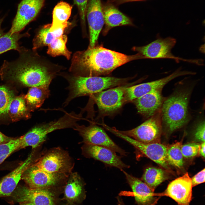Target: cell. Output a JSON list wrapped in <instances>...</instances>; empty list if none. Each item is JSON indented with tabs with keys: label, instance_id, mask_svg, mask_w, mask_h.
<instances>
[{
	"label": "cell",
	"instance_id": "1",
	"mask_svg": "<svg viewBox=\"0 0 205 205\" xmlns=\"http://www.w3.org/2000/svg\"><path fill=\"white\" fill-rule=\"evenodd\" d=\"M141 59L138 53L128 55L104 48L101 45L89 48L75 52L70 71L76 75L100 76L110 74L113 70L128 62Z\"/></svg>",
	"mask_w": 205,
	"mask_h": 205
},
{
	"label": "cell",
	"instance_id": "37",
	"mask_svg": "<svg viewBox=\"0 0 205 205\" xmlns=\"http://www.w3.org/2000/svg\"><path fill=\"white\" fill-rule=\"evenodd\" d=\"M205 170L204 168L191 178L192 187L205 182Z\"/></svg>",
	"mask_w": 205,
	"mask_h": 205
},
{
	"label": "cell",
	"instance_id": "34",
	"mask_svg": "<svg viewBox=\"0 0 205 205\" xmlns=\"http://www.w3.org/2000/svg\"><path fill=\"white\" fill-rule=\"evenodd\" d=\"M200 147V144L195 143L182 145L181 151L184 157L188 159L194 157L198 154Z\"/></svg>",
	"mask_w": 205,
	"mask_h": 205
},
{
	"label": "cell",
	"instance_id": "13",
	"mask_svg": "<svg viewBox=\"0 0 205 205\" xmlns=\"http://www.w3.org/2000/svg\"><path fill=\"white\" fill-rule=\"evenodd\" d=\"M108 131L129 143L157 164L166 169H169L166 159L167 146L160 143L145 144L140 142L120 133L114 128H110Z\"/></svg>",
	"mask_w": 205,
	"mask_h": 205
},
{
	"label": "cell",
	"instance_id": "14",
	"mask_svg": "<svg viewBox=\"0 0 205 205\" xmlns=\"http://www.w3.org/2000/svg\"><path fill=\"white\" fill-rule=\"evenodd\" d=\"M128 86V85H125L117 86L90 96L94 99L101 114L109 115L124 104L125 90Z\"/></svg>",
	"mask_w": 205,
	"mask_h": 205
},
{
	"label": "cell",
	"instance_id": "23",
	"mask_svg": "<svg viewBox=\"0 0 205 205\" xmlns=\"http://www.w3.org/2000/svg\"><path fill=\"white\" fill-rule=\"evenodd\" d=\"M102 8L105 24L102 32L104 36L114 27L133 25L131 19L120 12L112 3H108L102 6Z\"/></svg>",
	"mask_w": 205,
	"mask_h": 205
},
{
	"label": "cell",
	"instance_id": "44",
	"mask_svg": "<svg viewBox=\"0 0 205 205\" xmlns=\"http://www.w3.org/2000/svg\"><path fill=\"white\" fill-rule=\"evenodd\" d=\"M132 1H142V0H131Z\"/></svg>",
	"mask_w": 205,
	"mask_h": 205
},
{
	"label": "cell",
	"instance_id": "2",
	"mask_svg": "<svg viewBox=\"0 0 205 205\" xmlns=\"http://www.w3.org/2000/svg\"><path fill=\"white\" fill-rule=\"evenodd\" d=\"M19 53V56L16 60H4L0 68L2 79L27 87H49L54 73L38 63L30 50L23 47Z\"/></svg>",
	"mask_w": 205,
	"mask_h": 205
},
{
	"label": "cell",
	"instance_id": "4",
	"mask_svg": "<svg viewBox=\"0 0 205 205\" xmlns=\"http://www.w3.org/2000/svg\"><path fill=\"white\" fill-rule=\"evenodd\" d=\"M189 91H177L164 100L161 109V120L166 131L171 134L189 121Z\"/></svg>",
	"mask_w": 205,
	"mask_h": 205
},
{
	"label": "cell",
	"instance_id": "3",
	"mask_svg": "<svg viewBox=\"0 0 205 205\" xmlns=\"http://www.w3.org/2000/svg\"><path fill=\"white\" fill-rule=\"evenodd\" d=\"M68 83L69 94L63 103V107L79 97L91 95L115 86L126 85L130 78L114 77L83 76L75 75L66 78Z\"/></svg>",
	"mask_w": 205,
	"mask_h": 205
},
{
	"label": "cell",
	"instance_id": "28",
	"mask_svg": "<svg viewBox=\"0 0 205 205\" xmlns=\"http://www.w3.org/2000/svg\"><path fill=\"white\" fill-rule=\"evenodd\" d=\"M167 179L166 173L164 170L153 167L146 168L142 177L143 182L154 190Z\"/></svg>",
	"mask_w": 205,
	"mask_h": 205
},
{
	"label": "cell",
	"instance_id": "27",
	"mask_svg": "<svg viewBox=\"0 0 205 205\" xmlns=\"http://www.w3.org/2000/svg\"><path fill=\"white\" fill-rule=\"evenodd\" d=\"M29 110L24 96L14 97L12 101L7 113L13 121H16L23 118L30 116Z\"/></svg>",
	"mask_w": 205,
	"mask_h": 205
},
{
	"label": "cell",
	"instance_id": "26",
	"mask_svg": "<svg viewBox=\"0 0 205 205\" xmlns=\"http://www.w3.org/2000/svg\"><path fill=\"white\" fill-rule=\"evenodd\" d=\"M29 35L28 32L22 34L20 32L12 34L9 32L4 33L0 37V55L11 50L20 52L23 46H20L19 40Z\"/></svg>",
	"mask_w": 205,
	"mask_h": 205
},
{
	"label": "cell",
	"instance_id": "31",
	"mask_svg": "<svg viewBox=\"0 0 205 205\" xmlns=\"http://www.w3.org/2000/svg\"><path fill=\"white\" fill-rule=\"evenodd\" d=\"M51 24L44 26L34 37L32 41L33 51L43 46H48L56 38L53 32L50 31Z\"/></svg>",
	"mask_w": 205,
	"mask_h": 205
},
{
	"label": "cell",
	"instance_id": "6",
	"mask_svg": "<svg viewBox=\"0 0 205 205\" xmlns=\"http://www.w3.org/2000/svg\"><path fill=\"white\" fill-rule=\"evenodd\" d=\"M176 43V39L173 37L160 38L147 45L134 47L132 49L139 54L141 59H169L174 60L177 63L181 61L200 65L201 60L200 59H186L174 55L171 50Z\"/></svg>",
	"mask_w": 205,
	"mask_h": 205
},
{
	"label": "cell",
	"instance_id": "15",
	"mask_svg": "<svg viewBox=\"0 0 205 205\" xmlns=\"http://www.w3.org/2000/svg\"><path fill=\"white\" fill-rule=\"evenodd\" d=\"M44 0H22L8 31L11 34L20 32L36 17L44 5Z\"/></svg>",
	"mask_w": 205,
	"mask_h": 205
},
{
	"label": "cell",
	"instance_id": "9",
	"mask_svg": "<svg viewBox=\"0 0 205 205\" xmlns=\"http://www.w3.org/2000/svg\"><path fill=\"white\" fill-rule=\"evenodd\" d=\"M56 191L17 186L10 196L7 197V200L12 204L28 202L34 205H57L58 200Z\"/></svg>",
	"mask_w": 205,
	"mask_h": 205
},
{
	"label": "cell",
	"instance_id": "30",
	"mask_svg": "<svg viewBox=\"0 0 205 205\" xmlns=\"http://www.w3.org/2000/svg\"><path fill=\"white\" fill-rule=\"evenodd\" d=\"M67 37L65 35L56 38L48 46L47 53L53 57L63 55L69 60L71 52L69 51L66 47Z\"/></svg>",
	"mask_w": 205,
	"mask_h": 205
},
{
	"label": "cell",
	"instance_id": "11",
	"mask_svg": "<svg viewBox=\"0 0 205 205\" xmlns=\"http://www.w3.org/2000/svg\"><path fill=\"white\" fill-rule=\"evenodd\" d=\"M193 72L182 71L179 68L169 75L160 79L149 82L128 86L125 88L124 99V104L133 102L138 98L149 92L161 90L167 83L179 76L194 75Z\"/></svg>",
	"mask_w": 205,
	"mask_h": 205
},
{
	"label": "cell",
	"instance_id": "40",
	"mask_svg": "<svg viewBox=\"0 0 205 205\" xmlns=\"http://www.w3.org/2000/svg\"><path fill=\"white\" fill-rule=\"evenodd\" d=\"M118 205H125L122 199L119 196L117 197Z\"/></svg>",
	"mask_w": 205,
	"mask_h": 205
},
{
	"label": "cell",
	"instance_id": "10",
	"mask_svg": "<svg viewBox=\"0 0 205 205\" xmlns=\"http://www.w3.org/2000/svg\"><path fill=\"white\" fill-rule=\"evenodd\" d=\"M157 113L131 130L120 131V133L145 143H160L162 125L161 116Z\"/></svg>",
	"mask_w": 205,
	"mask_h": 205
},
{
	"label": "cell",
	"instance_id": "7",
	"mask_svg": "<svg viewBox=\"0 0 205 205\" xmlns=\"http://www.w3.org/2000/svg\"><path fill=\"white\" fill-rule=\"evenodd\" d=\"M32 165L42 171L52 173L69 175L73 163L68 153L60 148L48 151L35 160Z\"/></svg>",
	"mask_w": 205,
	"mask_h": 205
},
{
	"label": "cell",
	"instance_id": "32",
	"mask_svg": "<svg viewBox=\"0 0 205 205\" xmlns=\"http://www.w3.org/2000/svg\"><path fill=\"white\" fill-rule=\"evenodd\" d=\"M20 137L0 144V165L12 153L20 149Z\"/></svg>",
	"mask_w": 205,
	"mask_h": 205
},
{
	"label": "cell",
	"instance_id": "24",
	"mask_svg": "<svg viewBox=\"0 0 205 205\" xmlns=\"http://www.w3.org/2000/svg\"><path fill=\"white\" fill-rule=\"evenodd\" d=\"M50 95L49 87H30L24 96L27 106L30 111L40 107Z\"/></svg>",
	"mask_w": 205,
	"mask_h": 205
},
{
	"label": "cell",
	"instance_id": "19",
	"mask_svg": "<svg viewBox=\"0 0 205 205\" xmlns=\"http://www.w3.org/2000/svg\"><path fill=\"white\" fill-rule=\"evenodd\" d=\"M34 153L32 152L24 161L0 181V198L8 197L14 191L23 173L34 161Z\"/></svg>",
	"mask_w": 205,
	"mask_h": 205
},
{
	"label": "cell",
	"instance_id": "21",
	"mask_svg": "<svg viewBox=\"0 0 205 205\" xmlns=\"http://www.w3.org/2000/svg\"><path fill=\"white\" fill-rule=\"evenodd\" d=\"M161 91L158 90L149 92L133 101L138 112L147 118L157 113L161 109L164 101Z\"/></svg>",
	"mask_w": 205,
	"mask_h": 205
},
{
	"label": "cell",
	"instance_id": "41",
	"mask_svg": "<svg viewBox=\"0 0 205 205\" xmlns=\"http://www.w3.org/2000/svg\"><path fill=\"white\" fill-rule=\"evenodd\" d=\"M4 18H0V37L4 33L3 30L1 28V24Z\"/></svg>",
	"mask_w": 205,
	"mask_h": 205
},
{
	"label": "cell",
	"instance_id": "8",
	"mask_svg": "<svg viewBox=\"0 0 205 205\" xmlns=\"http://www.w3.org/2000/svg\"><path fill=\"white\" fill-rule=\"evenodd\" d=\"M69 175L47 172L32 164L23 173L21 179L30 188L56 190L58 188L65 184Z\"/></svg>",
	"mask_w": 205,
	"mask_h": 205
},
{
	"label": "cell",
	"instance_id": "42",
	"mask_svg": "<svg viewBox=\"0 0 205 205\" xmlns=\"http://www.w3.org/2000/svg\"><path fill=\"white\" fill-rule=\"evenodd\" d=\"M20 205H34L33 203L28 202H23L19 203Z\"/></svg>",
	"mask_w": 205,
	"mask_h": 205
},
{
	"label": "cell",
	"instance_id": "38",
	"mask_svg": "<svg viewBox=\"0 0 205 205\" xmlns=\"http://www.w3.org/2000/svg\"><path fill=\"white\" fill-rule=\"evenodd\" d=\"M13 139L6 136L0 132V144L7 143Z\"/></svg>",
	"mask_w": 205,
	"mask_h": 205
},
{
	"label": "cell",
	"instance_id": "16",
	"mask_svg": "<svg viewBox=\"0 0 205 205\" xmlns=\"http://www.w3.org/2000/svg\"><path fill=\"white\" fill-rule=\"evenodd\" d=\"M192 185L187 173L171 182L161 194L170 197L179 205H189L192 198Z\"/></svg>",
	"mask_w": 205,
	"mask_h": 205
},
{
	"label": "cell",
	"instance_id": "12",
	"mask_svg": "<svg viewBox=\"0 0 205 205\" xmlns=\"http://www.w3.org/2000/svg\"><path fill=\"white\" fill-rule=\"evenodd\" d=\"M73 129L78 132L84 144L103 146L121 155H126L127 153L115 143L102 128L94 124L87 126L77 124Z\"/></svg>",
	"mask_w": 205,
	"mask_h": 205
},
{
	"label": "cell",
	"instance_id": "43",
	"mask_svg": "<svg viewBox=\"0 0 205 205\" xmlns=\"http://www.w3.org/2000/svg\"><path fill=\"white\" fill-rule=\"evenodd\" d=\"M63 205H77V204H74L66 202V204H63Z\"/></svg>",
	"mask_w": 205,
	"mask_h": 205
},
{
	"label": "cell",
	"instance_id": "29",
	"mask_svg": "<svg viewBox=\"0 0 205 205\" xmlns=\"http://www.w3.org/2000/svg\"><path fill=\"white\" fill-rule=\"evenodd\" d=\"M182 141L167 146L166 161L168 164L179 169H182L184 163L181 151Z\"/></svg>",
	"mask_w": 205,
	"mask_h": 205
},
{
	"label": "cell",
	"instance_id": "25",
	"mask_svg": "<svg viewBox=\"0 0 205 205\" xmlns=\"http://www.w3.org/2000/svg\"><path fill=\"white\" fill-rule=\"evenodd\" d=\"M71 9V6L65 2H60L55 6L53 11L52 22L50 31L53 32L60 27H67Z\"/></svg>",
	"mask_w": 205,
	"mask_h": 205
},
{
	"label": "cell",
	"instance_id": "36",
	"mask_svg": "<svg viewBox=\"0 0 205 205\" xmlns=\"http://www.w3.org/2000/svg\"><path fill=\"white\" fill-rule=\"evenodd\" d=\"M77 6L82 22L85 23V16L88 0H74Z\"/></svg>",
	"mask_w": 205,
	"mask_h": 205
},
{
	"label": "cell",
	"instance_id": "35",
	"mask_svg": "<svg viewBox=\"0 0 205 205\" xmlns=\"http://www.w3.org/2000/svg\"><path fill=\"white\" fill-rule=\"evenodd\" d=\"M205 121L202 120L197 125L194 132L195 139L201 142H205Z\"/></svg>",
	"mask_w": 205,
	"mask_h": 205
},
{
	"label": "cell",
	"instance_id": "39",
	"mask_svg": "<svg viewBox=\"0 0 205 205\" xmlns=\"http://www.w3.org/2000/svg\"><path fill=\"white\" fill-rule=\"evenodd\" d=\"M205 142H202L200 144L198 153L202 157H205Z\"/></svg>",
	"mask_w": 205,
	"mask_h": 205
},
{
	"label": "cell",
	"instance_id": "20",
	"mask_svg": "<svg viewBox=\"0 0 205 205\" xmlns=\"http://www.w3.org/2000/svg\"><path fill=\"white\" fill-rule=\"evenodd\" d=\"M132 190L129 193L134 198L137 205H152L155 200L154 189L139 179L121 170Z\"/></svg>",
	"mask_w": 205,
	"mask_h": 205
},
{
	"label": "cell",
	"instance_id": "33",
	"mask_svg": "<svg viewBox=\"0 0 205 205\" xmlns=\"http://www.w3.org/2000/svg\"><path fill=\"white\" fill-rule=\"evenodd\" d=\"M14 97L11 90L6 87L0 86V115L7 113L10 104Z\"/></svg>",
	"mask_w": 205,
	"mask_h": 205
},
{
	"label": "cell",
	"instance_id": "5",
	"mask_svg": "<svg viewBox=\"0 0 205 205\" xmlns=\"http://www.w3.org/2000/svg\"><path fill=\"white\" fill-rule=\"evenodd\" d=\"M82 118L81 113L77 114L74 112H65L63 116L57 120L36 126L20 137V149L30 146L34 149L45 141L49 133L58 130L73 129L78 124L77 122Z\"/></svg>",
	"mask_w": 205,
	"mask_h": 205
},
{
	"label": "cell",
	"instance_id": "45",
	"mask_svg": "<svg viewBox=\"0 0 205 205\" xmlns=\"http://www.w3.org/2000/svg\"></svg>",
	"mask_w": 205,
	"mask_h": 205
},
{
	"label": "cell",
	"instance_id": "18",
	"mask_svg": "<svg viewBox=\"0 0 205 205\" xmlns=\"http://www.w3.org/2000/svg\"><path fill=\"white\" fill-rule=\"evenodd\" d=\"M82 153L87 157L93 158L110 166L121 170L130 166L122 161L116 152L106 147L92 144H84L81 148Z\"/></svg>",
	"mask_w": 205,
	"mask_h": 205
},
{
	"label": "cell",
	"instance_id": "22",
	"mask_svg": "<svg viewBox=\"0 0 205 205\" xmlns=\"http://www.w3.org/2000/svg\"><path fill=\"white\" fill-rule=\"evenodd\" d=\"M85 185L77 173H71L64 186L63 199L76 204L82 203L86 197Z\"/></svg>",
	"mask_w": 205,
	"mask_h": 205
},
{
	"label": "cell",
	"instance_id": "17",
	"mask_svg": "<svg viewBox=\"0 0 205 205\" xmlns=\"http://www.w3.org/2000/svg\"><path fill=\"white\" fill-rule=\"evenodd\" d=\"M86 15L89 32V45L94 47L104 24L102 5L101 0H88Z\"/></svg>",
	"mask_w": 205,
	"mask_h": 205
}]
</instances>
